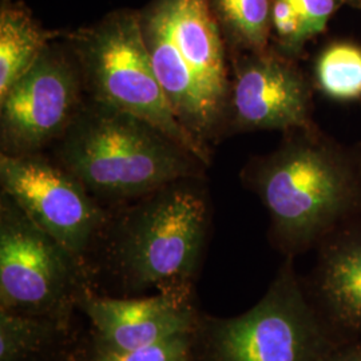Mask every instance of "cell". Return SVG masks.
I'll return each instance as SVG.
<instances>
[{
	"label": "cell",
	"instance_id": "6da1fadb",
	"mask_svg": "<svg viewBox=\"0 0 361 361\" xmlns=\"http://www.w3.org/2000/svg\"><path fill=\"white\" fill-rule=\"evenodd\" d=\"M59 140V164L91 194L138 198L207 166L193 153L141 118L90 99Z\"/></svg>",
	"mask_w": 361,
	"mask_h": 361
},
{
	"label": "cell",
	"instance_id": "7a4b0ae2",
	"mask_svg": "<svg viewBox=\"0 0 361 361\" xmlns=\"http://www.w3.org/2000/svg\"><path fill=\"white\" fill-rule=\"evenodd\" d=\"M140 18L169 104L185 129L207 145L231 94L225 39L209 0H152Z\"/></svg>",
	"mask_w": 361,
	"mask_h": 361
},
{
	"label": "cell",
	"instance_id": "3957f363",
	"mask_svg": "<svg viewBox=\"0 0 361 361\" xmlns=\"http://www.w3.org/2000/svg\"><path fill=\"white\" fill-rule=\"evenodd\" d=\"M66 39L90 99L141 118L209 166L207 145L185 129L157 78L143 39L140 11L109 13Z\"/></svg>",
	"mask_w": 361,
	"mask_h": 361
},
{
	"label": "cell",
	"instance_id": "277c9868",
	"mask_svg": "<svg viewBox=\"0 0 361 361\" xmlns=\"http://www.w3.org/2000/svg\"><path fill=\"white\" fill-rule=\"evenodd\" d=\"M122 221L116 257L134 288L186 283L197 268L209 225L207 198L188 180H177L143 195Z\"/></svg>",
	"mask_w": 361,
	"mask_h": 361
},
{
	"label": "cell",
	"instance_id": "5b68a950",
	"mask_svg": "<svg viewBox=\"0 0 361 361\" xmlns=\"http://www.w3.org/2000/svg\"><path fill=\"white\" fill-rule=\"evenodd\" d=\"M85 89L73 52L51 43L11 89L0 97L4 154H34L59 142L80 107Z\"/></svg>",
	"mask_w": 361,
	"mask_h": 361
},
{
	"label": "cell",
	"instance_id": "8992f818",
	"mask_svg": "<svg viewBox=\"0 0 361 361\" xmlns=\"http://www.w3.org/2000/svg\"><path fill=\"white\" fill-rule=\"evenodd\" d=\"M258 193L277 229L292 240H307L335 219L348 198L343 168L325 150L290 145L258 171Z\"/></svg>",
	"mask_w": 361,
	"mask_h": 361
},
{
	"label": "cell",
	"instance_id": "52a82bcc",
	"mask_svg": "<svg viewBox=\"0 0 361 361\" xmlns=\"http://www.w3.org/2000/svg\"><path fill=\"white\" fill-rule=\"evenodd\" d=\"M0 182L3 194L74 258L85 253L102 228L104 210L85 185L39 153H1Z\"/></svg>",
	"mask_w": 361,
	"mask_h": 361
},
{
	"label": "cell",
	"instance_id": "ba28073f",
	"mask_svg": "<svg viewBox=\"0 0 361 361\" xmlns=\"http://www.w3.org/2000/svg\"><path fill=\"white\" fill-rule=\"evenodd\" d=\"M73 258L10 197L1 194V310L34 316L51 310L70 286Z\"/></svg>",
	"mask_w": 361,
	"mask_h": 361
},
{
	"label": "cell",
	"instance_id": "9c48e42d",
	"mask_svg": "<svg viewBox=\"0 0 361 361\" xmlns=\"http://www.w3.org/2000/svg\"><path fill=\"white\" fill-rule=\"evenodd\" d=\"M317 332L296 286L283 277L255 308L217 325V361H310Z\"/></svg>",
	"mask_w": 361,
	"mask_h": 361
},
{
	"label": "cell",
	"instance_id": "30bf717a",
	"mask_svg": "<svg viewBox=\"0 0 361 361\" xmlns=\"http://www.w3.org/2000/svg\"><path fill=\"white\" fill-rule=\"evenodd\" d=\"M229 102L234 122L244 129H295L308 121L305 82L274 56L258 55L237 66Z\"/></svg>",
	"mask_w": 361,
	"mask_h": 361
},
{
	"label": "cell",
	"instance_id": "8fae6325",
	"mask_svg": "<svg viewBox=\"0 0 361 361\" xmlns=\"http://www.w3.org/2000/svg\"><path fill=\"white\" fill-rule=\"evenodd\" d=\"M182 298L166 292L140 300L87 297L83 310L104 349L131 350L188 335L193 317Z\"/></svg>",
	"mask_w": 361,
	"mask_h": 361
},
{
	"label": "cell",
	"instance_id": "7c38bea8",
	"mask_svg": "<svg viewBox=\"0 0 361 361\" xmlns=\"http://www.w3.org/2000/svg\"><path fill=\"white\" fill-rule=\"evenodd\" d=\"M56 34L40 26L20 1L0 4V97L38 61Z\"/></svg>",
	"mask_w": 361,
	"mask_h": 361
},
{
	"label": "cell",
	"instance_id": "4fadbf2b",
	"mask_svg": "<svg viewBox=\"0 0 361 361\" xmlns=\"http://www.w3.org/2000/svg\"><path fill=\"white\" fill-rule=\"evenodd\" d=\"M323 293L336 316L350 326H361V241L340 246L328 257Z\"/></svg>",
	"mask_w": 361,
	"mask_h": 361
},
{
	"label": "cell",
	"instance_id": "5bb4252c",
	"mask_svg": "<svg viewBox=\"0 0 361 361\" xmlns=\"http://www.w3.org/2000/svg\"><path fill=\"white\" fill-rule=\"evenodd\" d=\"M224 39L252 51L267 46L271 30V0H209Z\"/></svg>",
	"mask_w": 361,
	"mask_h": 361
},
{
	"label": "cell",
	"instance_id": "9a60e30c",
	"mask_svg": "<svg viewBox=\"0 0 361 361\" xmlns=\"http://www.w3.org/2000/svg\"><path fill=\"white\" fill-rule=\"evenodd\" d=\"M320 89L338 101L361 97V49L352 43L326 47L316 63Z\"/></svg>",
	"mask_w": 361,
	"mask_h": 361
},
{
	"label": "cell",
	"instance_id": "2e32d148",
	"mask_svg": "<svg viewBox=\"0 0 361 361\" xmlns=\"http://www.w3.org/2000/svg\"><path fill=\"white\" fill-rule=\"evenodd\" d=\"M49 324L34 314L0 310V361H23L49 340Z\"/></svg>",
	"mask_w": 361,
	"mask_h": 361
},
{
	"label": "cell",
	"instance_id": "e0dca14e",
	"mask_svg": "<svg viewBox=\"0 0 361 361\" xmlns=\"http://www.w3.org/2000/svg\"><path fill=\"white\" fill-rule=\"evenodd\" d=\"M188 356L189 337L182 335L131 350L102 348L95 361H188Z\"/></svg>",
	"mask_w": 361,
	"mask_h": 361
},
{
	"label": "cell",
	"instance_id": "ac0fdd59",
	"mask_svg": "<svg viewBox=\"0 0 361 361\" xmlns=\"http://www.w3.org/2000/svg\"><path fill=\"white\" fill-rule=\"evenodd\" d=\"M310 37L323 31L336 8L335 0H284Z\"/></svg>",
	"mask_w": 361,
	"mask_h": 361
},
{
	"label": "cell",
	"instance_id": "d6986e66",
	"mask_svg": "<svg viewBox=\"0 0 361 361\" xmlns=\"http://www.w3.org/2000/svg\"><path fill=\"white\" fill-rule=\"evenodd\" d=\"M332 361H361V349H355Z\"/></svg>",
	"mask_w": 361,
	"mask_h": 361
}]
</instances>
